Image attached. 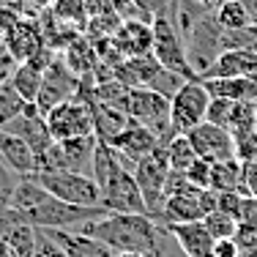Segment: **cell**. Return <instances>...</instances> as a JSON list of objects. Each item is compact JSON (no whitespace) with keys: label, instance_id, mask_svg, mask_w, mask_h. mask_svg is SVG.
Wrapping results in <instances>:
<instances>
[{"label":"cell","instance_id":"cell-36","mask_svg":"<svg viewBox=\"0 0 257 257\" xmlns=\"http://www.w3.org/2000/svg\"><path fill=\"white\" fill-rule=\"evenodd\" d=\"M17 183H20V175L11 173L9 164H6L3 159H0V211H6V208H9L11 194H14Z\"/></svg>","mask_w":257,"mask_h":257},{"label":"cell","instance_id":"cell-33","mask_svg":"<svg viewBox=\"0 0 257 257\" xmlns=\"http://www.w3.org/2000/svg\"><path fill=\"white\" fill-rule=\"evenodd\" d=\"M186 82V77H181V74H175V71H170V69H159L154 79L148 82V88L151 90H156V93H162V96H167V99H173L175 93L181 90V85Z\"/></svg>","mask_w":257,"mask_h":257},{"label":"cell","instance_id":"cell-41","mask_svg":"<svg viewBox=\"0 0 257 257\" xmlns=\"http://www.w3.org/2000/svg\"><path fill=\"white\" fill-rule=\"evenodd\" d=\"M235 159L241 164H254L257 167V132L243 140H235Z\"/></svg>","mask_w":257,"mask_h":257},{"label":"cell","instance_id":"cell-45","mask_svg":"<svg viewBox=\"0 0 257 257\" xmlns=\"http://www.w3.org/2000/svg\"><path fill=\"white\" fill-rule=\"evenodd\" d=\"M211 257H241V246L235 243V238H219V241L213 243Z\"/></svg>","mask_w":257,"mask_h":257},{"label":"cell","instance_id":"cell-19","mask_svg":"<svg viewBox=\"0 0 257 257\" xmlns=\"http://www.w3.org/2000/svg\"><path fill=\"white\" fill-rule=\"evenodd\" d=\"M230 77H257V55L246 50H224L216 63L205 71L203 79H230Z\"/></svg>","mask_w":257,"mask_h":257},{"label":"cell","instance_id":"cell-44","mask_svg":"<svg viewBox=\"0 0 257 257\" xmlns=\"http://www.w3.org/2000/svg\"><path fill=\"white\" fill-rule=\"evenodd\" d=\"M241 194H243V197H252V200H257V167H254V164H243Z\"/></svg>","mask_w":257,"mask_h":257},{"label":"cell","instance_id":"cell-14","mask_svg":"<svg viewBox=\"0 0 257 257\" xmlns=\"http://www.w3.org/2000/svg\"><path fill=\"white\" fill-rule=\"evenodd\" d=\"M107 145H109V148H115L120 156H126L128 162L137 164L143 156L154 154V151L159 148V137L151 132L148 126L137 123V120H128L126 128H120V132L115 134Z\"/></svg>","mask_w":257,"mask_h":257},{"label":"cell","instance_id":"cell-50","mask_svg":"<svg viewBox=\"0 0 257 257\" xmlns=\"http://www.w3.org/2000/svg\"><path fill=\"white\" fill-rule=\"evenodd\" d=\"M241 3L246 6V9H249V14H252V20L257 22V0H241Z\"/></svg>","mask_w":257,"mask_h":257},{"label":"cell","instance_id":"cell-8","mask_svg":"<svg viewBox=\"0 0 257 257\" xmlns=\"http://www.w3.org/2000/svg\"><path fill=\"white\" fill-rule=\"evenodd\" d=\"M52 192L58 200L71 205H85V208H99L101 203V189L90 175H79V173H36L30 175Z\"/></svg>","mask_w":257,"mask_h":257},{"label":"cell","instance_id":"cell-20","mask_svg":"<svg viewBox=\"0 0 257 257\" xmlns=\"http://www.w3.org/2000/svg\"><path fill=\"white\" fill-rule=\"evenodd\" d=\"M200 192H203V189L167 197L164 200V211H162L159 224L170 227V224H183V222H203L205 211H203V203H200Z\"/></svg>","mask_w":257,"mask_h":257},{"label":"cell","instance_id":"cell-30","mask_svg":"<svg viewBox=\"0 0 257 257\" xmlns=\"http://www.w3.org/2000/svg\"><path fill=\"white\" fill-rule=\"evenodd\" d=\"M36 238H39V227L33 224H14L9 232L3 235V241H9V246L14 249L20 257H33V249H36Z\"/></svg>","mask_w":257,"mask_h":257},{"label":"cell","instance_id":"cell-53","mask_svg":"<svg viewBox=\"0 0 257 257\" xmlns=\"http://www.w3.org/2000/svg\"><path fill=\"white\" fill-rule=\"evenodd\" d=\"M115 257H148V254H140V252H118Z\"/></svg>","mask_w":257,"mask_h":257},{"label":"cell","instance_id":"cell-51","mask_svg":"<svg viewBox=\"0 0 257 257\" xmlns=\"http://www.w3.org/2000/svg\"><path fill=\"white\" fill-rule=\"evenodd\" d=\"M30 3H33L39 11H44V9H52V3H55V0H30Z\"/></svg>","mask_w":257,"mask_h":257},{"label":"cell","instance_id":"cell-12","mask_svg":"<svg viewBox=\"0 0 257 257\" xmlns=\"http://www.w3.org/2000/svg\"><path fill=\"white\" fill-rule=\"evenodd\" d=\"M189 143L194 145L200 159H208V162H222V159L235 156V140L227 128L216 126V123H208L203 120L200 126H194L192 132H186Z\"/></svg>","mask_w":257,"mask_h":257},{"label":"cell","instance_id":"cell-11","mask_svg":"<svg viewBox=\"0 0 257 257\" xmlns=\"http://www.w3.org/2000/svg\"><path fill=\"white\" fill-rule=\"evenodd\" d=\"M77 88H79V77L71 74L69 66L63 63V58H60V55H55V60L50 63V69L44 71V85H41V93H39V99H36L33 104H36V109H39V112L47 118V112H50L52 107H58V104L74 99Z\"/></svg>","mask_w":257,"mask_h":257},{"label":"cell","instance_id":"cell-40","mask_svg":"<svg viewBox=\"0 0 257 257\" xmlns=\"http://www.w3.org/2000/svg\"><path fill=\"white\" fill-rule=\"evenodd\" d=\"M194 183L186 178V173H175L170 170L167 175V183H164V197H175V194H186V192H194Z\"/></svg>","mask_w":257,"mask_h":257},{"label":"cell","instance_id":"cell-22","mask_svg":"<svg viewBox=\"0 0 257 257\" xmlns=\"http://www.w3.org/2000/svg\"><path fill=\"white\" fill-rule=\"evenodd\" d=\"M60 58H63V63L69 66L71 74L79 77V79L93 77L96 66H99V55H96V50H93V41H90L88 36H82V33L60 52Z\"/></svg>","mask_w":257,"mask_h":257},{"label":"cell","instance_id":"cell-52","mask_svg":"<svg viewBox=\"0 0 257 257\" xmlns=\"http://www.w3.org/2000/svg\"><path fill=\"white\" fill-rule=\"evenodd\" d=\"M194 3H197V6H205V9H211V11H213L219 3H222V0H194Z\"/></svg>","mask_w":257,"mask_h":257},{"label":"cell","instance_id":"cell-29","mask_svg":"<svg viewBox=\"0 0 257 257\" xmlns=\"http://www.w3.org/2000/svg\"><path fill=\"white\" fill-rule=\"evenodd\" d=\"M164 151H167L170 170H175V173H186V170L200 159L197 151H194V145L189 143L186 134H175V137L170 140L167 145H164Z\"/></svg>","mask_w":257,"mask_h":257},{"label":"cell","instance_id":"cell-26","mask_svg":"<svg viewBox=\"0 0 257 257\" xmlns=\"http://www.w3.org/2000/svg\"><path fill=\"white\" fill-rule=\"evenodd\" d=\"M41 85H44V71H39L30 63H17L14 74H11V88H14L28 104H33L39 99Z\"/></svg>","mask_w":257,"mask_h":257},{"label":"cell","instance_id":"cell-2","mask_svg":"<svg viewBox=\"0 0 257 257\" xmlns=\"http://www.w3.org/2000/svg\"><path fill=\"white\" fill-rule=\"evenodd\" d=\"M88 235L99 238L107 243L115 254L118 252H140L154 257L162 241L164 224L151 219L148 213H107V216L96 219V222L79 227Z\"/></svg>","mask_w":257,"mask_h":257},{"label":"cell","instance_id":"cell-35","mask_svg":"<svg viewBox=\"0 0 257 257\" xmlns=\"http://www.w3.org/2000/svg\"><path fill=\"white\" fill-rule=\"evenodd\" d=\"M232 104L230 99H216V96H211V104H208V115L205 120L208 123H216L222 128H227V120H230V112H232Z\"/></svg>","mask_w":257,"mask_h":257},{"label":"cell","instance_id":"cell-37","mask_svg":"<svg viewBox=\"0 0 257 257\" xmlns=\"http://www.w3.org/2000/svg\"><path fill=\"white\" fill-rule=\"evenodd\" d=\"M33 257H69V254H66V249L60 246L58 241H55V238L50 235V232L39 227V238H36Z\"/></svg>","mask_w":257,"mask_h":257},{"label":"cell","instance_id":"cell-6","mask_svg":"<svg viewBox=\"0 0 257 257\" xmlns=\"http://www.w3.org/2000/svg\"><path fill=\"white\" fill-rule=\"evenodd\" d=\"M222 25L216 22L213 11H205L197 20L194 30L189 33V39L183 41L186 44V60L192 66L194 77L203 79L205 71L216 63V58L222 55Z\"/></svg>","mask_w":257,"mask_h":257},{"label":"cell","instance_id":"cell-4","mask_svg":"<svg viewBox=\"0 0 257 257\" xmlns=\"http://www.w3.org/2000/svg\"><path fill=\"white\" fill-rule=\"evenodd\" d=\"M123 112L132 120L148 126L151 132L159 137V145H167L175 137L170 128V99L151 88H132L126 93Z\"/></svg>","mask_w":257,"mask_h":257},{"label":"cell","instance_id":"cell-48","mask_svg":"<svg viewBox=\"0 0 257 257\" xmlns=\"http://www.w3.org/2000/svg\"><path fill=\"white\" fill-rule=\"evenodd\" d=\"M241 222H252L257 224V200L246 197L243 200V213H241Z\"/></svg>","mask_w":257,"mask_h":257},{"label":"cell","instance_id":"cell-42","mask_svg":"<svg viewBox=\"0 0 257 257\" xmlns=\"http://www.w3.org/2000/svg\"><path fill=\"white\" fill-rule=\"evenodd\" d=\"M235 243L241 246V252H249V249H257V224L252 222H238L235 230Z\"/></svg>","mask_w":257,"mask_h":257},{"label":"cell","instance_id":"cell-16","mask_svg":"<svg viewBox=\"0 0 257 257\" xmlns=\"http://www.w3.org/2000/svg\"><path fill=\"white\" fill-rule=\"evenodd\" d=\"M112 44L123 58H143L154 52V22L145 20H123L115 30Z\"/></svg>","mask_w":257,"mask_h":257},{"label":"cell","instance_id":"cell-27","mask_svg":"<svg viewBox=\"0 0 257 257\" xmlns=\"http://www.w3.org/2000/svg\"><path fill=\"white\" fill-rule=\"evenodd\" d=\"M227 132L232 140H243L257 132V104L254 101H235L227 120Z\"/></svg>","mask_w":257,"mask_h":257},{"label":"cell","instance_id":"cell-32","mask_svg":"<svg viewBox=\"0 0 257 257\" xmlns=\"http://www.w3.org/2000/svg\"><path fill=\"white\" fill-rule=\"evenodd\" d=\"M25 107H28V101L22 99L11 85H6V88L0 90V128H6L14 118H20V115L25 112Z\"/></svg>","mask_w":257,"mask_h":257},{"label":"cell","instance_id":"cell-1","mask_svg":"<svg viewBox=\"0 0 257 257\" xmlns=\"http://www.w3.org/2000/svg\"><path fill=\"white\" fill-rule=\"evenodd\" d=\"M9 208L17 213V219L33 227L44 230H79L96 219L107 216V211L99 208L71 205L58 200L52 192H47L36 178H20L14 194H11Z\"/></svg>","mask_w":257,"mask_h":257},{"label":"cell","instance_id":"cell-7","mask_svg":"<svg viewBox=\"0 0 257 257\" xmlns=\"http://www.w3.org/2000/svg\"><path fill=\"white\" fill-rule=\"evenodd\" d=\"M208 104H211V93H208L203 79H186L178 93L170 99V128H173V134H186L203 123L208 115Z\"/></svg>","mask_w":257,"mask_h":257},{"label":"cell","instance_id":"cell-3","mask_svg":"<svg viewBox=\"0 0 257 257\" xmlns=\"http://www.w3.org/2000/svg\"><path fill=\"white\" fill-rule=\"evenodd\" d=\"M96 145H99L96 134L55 140L52 148L36 159V173H79V175H90L93 178Z\"/></svg>","mask_w":257,"mask_h":257},{"label":"cell","instance_id":"cell-24","mask_svg":"<svg viewBox=\"0 0 257 257\" xmlns=\"http://www.w3.org/2000/svg\"><path fill=\"white\" fill-rule=\"evenodd\" d=\"M208 93L230 101H257V82L252 77H230V79H203Z\"/></svg>","mask_w":257,"mask_h":257},{"label":"cell","instance_id":"cell-15","mask_svg":"<svg viewBox=\"0 0 257 257\" xmlns=\"http://www.w3.org/2000/svg\"><path fill=\"white\" fill-rule=\"evenodd\" d=\"M3 47L17 63H25V60H30L36 52H41L47 44H44V33H41L39 20H36V17L20 20L14 25V30L3 39Z\"/></svg>","mask_w":257,"mask_h":257},{"label":"cell","instance_id":"cell-13","mask_svg":"<svg viewBox=\"0 0 257 257\" xmlns=\"http://www.w3.org/2000/svg\"><path fill=\"white\" fill-rule=\"evenodd\" d=\"M3 132H11V134H17V137H22L30 148H33L36 159H39L41 154H47V151L52 148V143H55L50 126H47V118L36 109V104H28L25 112H22L20 118L11 120Z\"/></svg>","mask_w":257,"mask_h":257},{"label":"cell","instance_id":"cell-54","mask_svg":"<svg viewBox=\"0 0 257 257\" xmlns=\"http://www.w3.org/2000/svg\"><path fill=\"white\" fill-rule=\"evenodd\" d=\"M241 257H257V249H249V252H241Z\"/></svg>","mask_w":257,"mask_h":257},{"label":"cell","instance_id":"cell-39","mask_svg":"<svg viewBox=\"0 0 257 257\" xmlns=\"http://www.w3.org/2000/svg\"><path fill=\"white\" fill-rule=\"evenodd\" d=\"M219 194V208L216 211L222 213H230V216H235L238 222H241V213H243V194L241 192H216Z\"/></svg>","mask_w":257,"mask_h":257},{"label":"cell","instance_id":"cell-49","mask_svg":"<svg viewBox=\"0 0 257 257\" xmlns=\"http://www.w3.org/2000/svg\"><path fill=\"white\" fill-rule=\"evenodd\" d=\"M0 257H20V254L9 246V241H3V238H0Z\"/></svg>","mask_w":257,"mask_h":257},{"label":"cell","instance_id":"cell-10","mask_svg":"<svg viewBox=\"0 0 257 257\" xmlns=\"http://www.w3.org/2000/svg\"><path fill=\"white\" fill-rule=\"evenodd\" d=\"M47 126H50L55 140L88 137V134H93V115L85 101L69 99L47 112Z\"/></svg>","mask_w":257,"mask_h":257},{"label":"cell","instance_id":"cell-5","mask_svg":"<svg viewBox=\"0 0 257 257\" xmlns=\"http://www.w3.org/2000/svg\"><path fill=\"white\" fill-rule=\"evenodd\" d=\"M170 175V162H167V151L164 145H159L154 154L143 156L137 164H134V181H137L140 192H143V200L148 205V216L151 219H162L164 211V183H167Z\"/></svg>","mask_w":257,"mask_h":257},{"label":"cell","instance_id":"cell-34","mask_svg":"<svg viewBox=\"0 0 257 257\" xmlns=\"http://www.w3.org/2000/svg\"><path fill=\"white\" fill-rule=\"evenodd\" d=\"M203 222H205L208 232H211L216 241H219V238H232V235H235V230H238V219L230 216V213H222V211L208 213Z\"/></svg>","mask_w":257,"mask_h":257},{"label":"cell","instance_id":"cell-17","mask_svg":"<svg viewBox=\"0 0 257 257\" xmlns=\"http://www.w3.org/2000/svg\"><path fill=\"white\" fill-rule=\"evenodd\" d=\"M170 235L175 243L186 252V257H211L216 238L208 232L205 222H183V224H170Z\"/></svg>","mask_w":257,"mask_h":257},{"label":"cell","instance_id":"cell-18","mask_svg":"<svg viewBox=\"0 0 257 257\" xmlns=\"http://www.w3.org/2000/svg\"><path fill=\"white\" fill-rule=\"evenodd\" d=\"M0 159L9 164L11 173H17L20 178H30L36 173V154L33 148L25 143L22 137L11 132H3L0 128Z\"/></svg>","mask_w":257,"mask_h":257},{"label":"cell","instance_id":"cell-31","mask_svg":"<svg viewBox=\"0 0 257 257\" xmlns=\"http://www.w3.org/2000/svg\"><path fill=\"white\" fill-rule=\"evenodd\" d=\"M52 11L58 20L69 22L79 30H85V22H88V9H85V0H55Z\"/></svg>","mask_w":257,"mask_h":257},{"label":"cell","instance_id":"cell-9","mask_svg":"<svg viewBox=\"0 0 257 257\" xmlns=\"http://www.w3.org/2000/svg\"><path fill=\"white\" fill-rule=\"evenodd\" d=\"M154 58L164 69L175 71V74L186 79H200L194 77L192 66L186 60V44H183L178 28L170 22V17H156L154 20Z\"/></svg>","mask_w":257,"mask_h":257},{"label":"cell","instance_id":"cell-43","mask_svg":"<svg viewBox=\"0 0 257 257\" xmlns=\"http://www.w3.org/2000/svg\"><path fill=\"white\" fill-rule=\"evenodd\" d=\"M134 6H137V11L143 14V20L154 22L156 17H164L170 9V0H134Z\"/></svg>","mask_w":257,"mask_h":257},{"label":"cell","instance_id":"cell-46","mask_svg":"<svg viewBox=\"0 0 257 257\" xmlns=\"http://www.w3.org/2000/svg\"><path fill=\"white\" fill-rule=\"evenodd\" d=\"M20 20H25V17H20L17 11H11V9H6V6H0V39H6V36L14 30V25Z\"/></svg>","mask_w":257,"mask_h":257},{"label":"cell","instance_id":"cell-23","mask_svg":"<svg viewBox=\"0 0 257 257\" xmlns=\"http://www.w3.org/2000/svg\"><path fill=\"white\" fill-rule=\"evenodd\" d=\"M39 25H41V33H44V44L50 47L52 52H63L66 47L79 36V28L69 25V22L58 20L52 9H44L39 14Z\"/></svg>","mask_w":257,"mask_h":257},{"label":"cell","instance_id":"cell-38","mask_svg":"<svg viewBox=\"0 0 257 257\" xmlns=\"http://www.w3.org/2000/svg\"><path fill=\"white\" fill-rule=\"evenodd\" d=\"M211 167H213V162H208V159H197V162L186 170V178L192 181L197 189H211Z\"/></svg>","mask_w":257,"mask_h":257},{"label":"cell","instance_id":"cell-47","mask_svg":"<svg viewBox=\"0 0 257 257\" xmlns=\"http://www.w3.org/2000/svg\"><path fill=\"white\" fill-rule=\"evenodd\" d=\"M14 69H17V60L11 58L9 52H3V55H0V90H3L6 85H11V74H14Z\"/></svg>","mask_w":257,"mask_h":257},{"label":"cell","instance_id":"cell-28","mask_svg":"<svg viewBox=\"0 0 257 257\" xmlns=\"http://www.w3.org/2000/svg\"><path fill=\"white\" fill-rule=\"evenodd\" d=\"M213 17H216V22L224 30H241V28L254 25L252 14H249V9L241 0H222V3L213 9Z\"/></svg>","mask_w":257,"mask_h":257},{"label":"cell","instance_id":"cell-25","mask_svg":"<svg viewBox=\"0 0 257 257\" xmlns=\"http://www.w3.org/2000/svg\"><path fill=\"white\" fill-rule=\"evenodd\" d=\"M241 178H243V164L235 156L213 162V167H211L213 192H241Z\"/></svg>","mask_w":257,"mask_h":257},{"label":"cell","instance_id":"cell-21","mask_svg":"<svg viewBox=\"0 0 257 257\" xmlns=\"http://www.w3.org/2000/svg\"><path fill=\"white\" fill-rule=\"evenodd\" d=\"M47 232L66 249L69 257H115V252L107 243H101L99 238L88 235L82 230H47Z\"/></svg>","mask_w":257,"mask_h":257}]
</instances>
